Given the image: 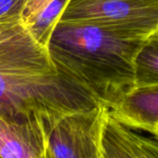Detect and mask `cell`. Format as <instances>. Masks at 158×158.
<instances>
[{
  "label": "cell",
  "instance_id": "cell-7",
  "mask_svg": "<svg viewBox=\"0 0 158 158\" xmlns=\"http://www.w3.org/2000/svg\"><path fill=\"white\" fill-rule=\"evenodd\" d=\"M135 133L108 114L102 137V158H144Z\"/></svg>",
  "mask_w": 158,
  "mask_h": 158
},
{
  "label": "cell",
  "instance_id": "cell-14",
  "mask_svg": "<svg viewBox=\"0 0 158 158\" xmlns=\"http://www.w3.org/2000/svg\"><path fill=\"white\" fill-rule=\"evenodd\" d=\"M47 158H48V156H47Z\"/></svg>",
  "mask_w": 158,
  "mask_h": 158
},
{
  "label": "cell",
  "instance_id": "cell-13",
  "mask_svg": "<svg viewBox=\"0 0 158 158\" xmlns=\"http://www.w3.org/2000/svg\"><path fill=\"white\" fill-rule=\"evenodd\" d=\"M152 135H153V137L155 138V139H158V124L157 125H155L154 127H153V128L151 130V132H150Z\"/></svg>",
  "mask_w": 158,
  "mask_h": 158
},
{
  "label": "cell",
  "instance_id": "cell-15",
  "mask_svg": "<svg viewBox=\"0 0 158 158\" xmlns=\"http://www.w3.org/2000/svg\"><path fill=\"white\" fill-rule=\"evenodd\" d=\"M0 158H2V157H0Z\"/></svg>",
  "mask_w": 158,
  "mask_h": 158
},
{
  "label": "cell",
  "instance_id": "cell-4",
  "mask_svg": "<svg viewBox=\"0 0 158 158\" xmlns=\"http://www.w3.org/2000/svg\"><path fill=\"white\" fill-rule=\"evenodd\" d=\"M109 108L92 109L66 114L49 124L48 158H102V137Z\"/></svg>",
  "mask_w": 158,
  "mask_h": 158
},
{
  "label": "cell",
  "instance_id": "cell-8",
  "mask_svg": "<svg viewBox=\"0 0 158 158\" xmlns=\"http://www.w3.org/2000/svg\"><path fill=\"white\" fill-rule=\"evenodd\" d=\"M136 87L158 85V31L142 43L135 58Z\"/></svg>",
  "mask_w": 158,
  "mask_h": 158
},
{
  "label": "cell",
  "instance_id": "cell-2",
  "mask_svg": "<svg viewBox=\"0 0 158 158\" xmlns=\"http://www.w3.org/2000/svg\"><path fill=\"white\" fill-rule=\"evenodd\" d=\"M145 39L93 23L59 21L48 48L60 73L109 108L136 87L135 58Z\"/></svg>",
  "mask_w": 158,
  "mask_h": 158
},
{
  "label": "cell",
  "instance_id": "cell-6",
  "mask_svg": "<svg viewBox=\"0 0 158 158\" xmlns=\"http://www.w3.org/2000/svg\"><path fill=\"white\" fill-rule=\"evenodd\" d=\"M109 114L133 130L150 133L158 124V85L135 87L109 107Z\"/></svg>",
  "mask_w": 158,
  "mask_h": 158
},
{
  "label": "cell",
  "instance_id": "cell-1",
  "mask_svg": "<svg viewBox=\"0 0 158 158\" xmlns=\"http://www.w3.org/2000/svg\"><path fill=\"white\" fill-rule=\"evenodd\" d=\"M102 104L56 68L20 11L0 16V114L14 120L59 118Z\"/></svg>",
  "mask_w": 158,
  "mask_h": 158
},
{
  "label": "cell",
  "instance_id": "cell-11",
  "mask_svg": "<svg viewBox=\"0 0 158 158\" xmlns=\"http://www.w3.org/2000/svg\"><path fill=\"white\" fill-rule=\"evenodd\" d=\"M136 138L142 148L149 151L150 152H152L154 156L158 158V139H157L155 138L150 139L147 137H143L138 133H136Z\"/></svg>",
  "mask_w": 158,
  "mask_h": 158
},
{
  "label": "cell",
  "instance_id": "cell-12",
  "mask_svg": "<svg viewBox=\"0 0 158 158\" xmlns=\"http://www.w3.org/2000/svg\"><path fill=\"white\" fill-rule=\"evenodd\" d=\"M135 134H136V133H135ZM136 139H137V138H136ZM137 140H138V139H137ZM138 142H139V141H138ZM139 145H140V144H139ZM140 147H141V145H140ZM141 149H142V152H143V157H144V158H157V157L154 156L152 152H150L149 151L145 150L144 148L141 147Z\"/></svg>",
  "mask_w": 158,
  "mask_h": 158
},
{
  "label": "cell",
  "instance_id": "cell-10",
  "mask_svg": "<svg viewBox=\"0 0 158 158\" xmlns=\"http://www.w3.org/2000/svg\"><path fill=\"white\" fill-rule=\"evenodd\" d=\"M54 1V0H23L20 13L23 21L31 26L36 18Z\"/></svg>",
  "mask_w": 158,
  "mask_h": 158
},
{
  "label": "cell",
  "instance_id": "cell-9",
  "mask_svg": "<svg viewBox=\"0 0 158 158\" xmlns=\"http://www.w3.org/2000/svg\"><path fill=\"white\" fill-rule=\"evenodd\" d=\"M69 1L70 0H54L29 26L43 44L48 46L50 35Z\"/></svg>",
  "mask_w": 158,
  "mask_h": 158
},
{
  "label": "cell",
  "instance_id": "cell-3",
  "mask_svg": "<svg viewBox=\"0 0 158 158\" xmlns=\"http://www.w3.org/2000/svg\"><path fill=\"white\" fill-rule=\"evenodd\" d=\"M59 21L89 23L147 38L158 31V0H70Z\"/></svg>",
  "mask_w": 158,
  "mask_h": 158
},
{
  "label": "cell",
  "instance_id": "cell-5",
  "mask_svg": "<svg viewBox=\"0 0 158 158\" xmlns=\"http://www.w3.org/2000/svg\"><path fill=\"white\" fill-rule=\"evenodd\" d=\"M49 124L39 117L14 120L0 114V157L47 158Z\"/></svg>",
  "mask_w": 158,
  "mask_h": 158
}]
</instances>
